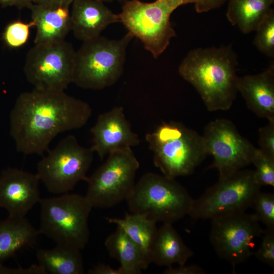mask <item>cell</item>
Masks as SVG:
<instances>
[{"instance_id": "cell-16", "label": "cell", "mask_w": 274, "mask_h": 274, "mask_svg": "<svg viewBox=\"0 0 274 274\" xmlns=\"http://www.w3.org/2000/svg\"><path fill=\"white\" fill-rule=\"evenodd\" d=\"M72 4L71 30L83 42L100 36L109 25L120 22L119 15L98 0H75Z\"/></svg>"}, {"instance_id": "cell-15", "label": "cell", "mask_w": 274, "mask_h": 274, "mask_svg": "<svg viewBox=\"0 0 274 274\" xmlns=\"http://www.w3.org/2000/svg\"><path fill=\"white\" fill-rule=\"evenodd\" d=\"M37 175L9 168L0 175V208L10 216L25 217L41 199Z\"/></svg>"}, {"instance_id": "cell-7", "label": "cell", "mask_w": 274, "mask_h": 274, "mask_svg": "<svg viewBox=\"0 0 274 274\" xmlns=\"http://www.w3.org/2000/svg\"><path fill=\"white\" fill-rule=\"evenodd\" d=\"M182 5V0H156L151 3L126 0L118 14L120 22L133 37L140 39L145 48L157 58L176 35L170 17Z\"/></svg>"}, {"instance_id": "cell-22", "label": "cell", "mask_w": 274, "mask_h": 274, "mask_svg": "<svg viewBox=\"0 0 274 274\" xmlns=\"http://www.w3.org/2000/svg\"><path fill=\"white\" fill-rule=\"evenodd\" d=\"M111 223L121 228L141 249L147 264L151 263V251L157 228L156 222L139 214L126 213L123 218H107Z\"/></svg>"}, {"instance_id": "cell-4", "label": "cell", "mask_w": 274, "mask_h": 274, "mask_svg": "<svg viewBox=\"0 0 274 274\" xmlns=\"http://www.w3.org/2000/svg\"><path fill=\"white\" fill-rule=\"evenodd\" d=\"M193 199L175 179L149 172L135 184L126 200L132 213L173 224L189 215Z\"/></svg>"}, {"instance_id": "cell-21", "label": "cell", "mask_w": 274, "mask_h": 274, "mask_svg": "<svg viewBox=\"0 0 274 274\" xmlns=\"http://www.w3.org/2000/svg\"><path fill=\"white\" fill-rule=\"evenodd\" d=\"M105 246L110 256L120 262L123 274H140L148 267L140 248L119 226Z\"/></svg>"}, {"instance_id": "cell-18", "label": "cell", "mask_w": 274, "mask_h": 274, "mask_svg": "<svg viewBox=\"0 0 274 274\" xmlns=\"http://www.w3.org/2000/svg\"><path fill=\"white\" fill-rule=\"evenodd\" d=\"M28 9L31 21L37 28L35 44L65 40L71 30L68 7H50L33 3Z\"/></svg>"}, {"instance_id": "cell-13", "label": "cell", "mask_w": 274, "mask_h": 274, "mask_svg": "<svg viewBox=\"0 0 274 274\" xmlns=\"http://www.w3.org/2000/svg\"><path fill=\"white\" fill-rule=\"evenodd\" d=\"M207 153L213 156L211 168L219 178L227 177L251 163L255 148L242 136L230 121L218 119L210 122L202 135Z\"/></svg>"}, {"instance_id": "cell-33", "label": "cell", "mask_w": 274, "mask_h": 274, "mask_svg": "<svg viewBox=\"0 0 274 274\" xmlns=\"http://www.w3.org/2000/svg\"><path fill=\"white\" fill-rule=\"evenodd\" d=\"M0 273L14 274H47L45 269L39 264L32 265L27 268H9L0 265Z\"/></svg>"}, {"instance_id": "cell-9", "label": "cell", "mask_w": 274, "mask_h": 274, "mask_svg": "<svg viewBox=\"0 0 274 274\" xmlns=\"http://www.w3.org/2000/svg\"><path fill=\"white\" fill-rule=\"evenodd\" d=\"M139 166L131 148L108 154L105 162L86 181L85 196L92 208H110L126 200L135 184Z\"/></svg>"}, {"instance_id": "cell-34", "label": "cell", "mask_w": 274, "mask_h": 274, "mask_svg": "<svg viewBox=\"0 0 274 274\" xmlns=\"http://www.w3.org/2000/svg\"><path fill=\"white\" fill-rule=\"evenodd\" d=\"M88 274H123L121 270L118 268L114 269L110 266L104 264H100L93 268L90 269Z\"/></svg>"}, {"instance_id": "cell-24", "label": "cell", "mask_w": 274, "mask_h": 274, "mask_svg": "<svg viewBox=\"0 0 274 274\" xmlns=\"http://www.w3.org/2000/svg\"><path fill=\"white\" fill-rule=\"evenodd\" d=\"M228 1L227 18L244 33L255 31L274 2V0Z\"/></svg>"}, {"instance_id": "cell-25", "label": "cell", "mask_w": 274, "mask_h": 274, "mask_svg": "<svg viewBox=\"0 0 274 274\" xmlns=\"http://www.w3.org/2000/svg\"><path fill=\"white\" fill-rule=\"evenodd\" d=\"M253 43L257 49L267 56L274 57V10L271 9L259 24Z\"/></svg>"}, {"instance_id": "cell-2", "label": "cell", "mask_w": 274, "mask_h": 274, "mask_svg": "<svg viewBox=\"0 0 274 274\" xmlns=\"http://www.w3.org/2000/svg\"><path fill=\"white\" fill-rule=\"evenodd\" d=\"M237 55L231 45L189 51L178 72L199 94L210 111L227 110L237 93Z\"/></svg>"}, {"instance_id": "cell-11", "label": "cell", "mask_w": 274, "mask_h": 274, "mask_svg": "<svg viewBox=\"0 0 274 274\" xmlns=\"http://www.w3.org/2000/svg\"><path fill=\"white\" fill-rule=\"evenodd\" d=\"M75 53L65 40L35 44L25 60L27 81L33 89L64 91L73 82Z\"/></svg>"}, {"instance_id": "cell-23", "label": "cell", "mask_w": 274, "mask_h": 274, "mask_svg": "<svg viewBox=\"0 0 274 274\" xmlns=\"http://www.w3.org/2000/svg\"><path fill=\"white\" fill-rule=\"evenodd\" d=\"M80 250L56 245L51 249H39L37 257L39 264L51 274H82L83 260Z\"/></svg>"}, {"instance_id": "cell-17", "label": "cell", "mask_w": 274, "mask_h": 274, "mask_svg": "<svg viewBox=\"0 0 274 274\" xmlns=\"http://www.w3.org/2000/svg\"><path fill=\"white\" fill-rule=\"evenodd\" d=\"M237 89L247 107L259 117L274 121V63L256 75L238 77Z\"/></svg>"}, {"instance_id": "cell-37", "label": "cell", "mask_w": 274, "mask_h": 274, "mask_svg": "<svg viewBox=\"0 0 274 274\" xmlns=\"http://www.w3.org/2000/svg\"><path fill=\"white\" fill-rule=\"evenodd\" d=\"M16 0H0V6L2 7L15 6Z\"/></svg>"}, {"instance_id": "cell-29", "label": "cell", "mask_w": 274, "mask_h": 274, "mask_svg": "<svg viewBox=\"0 0 274 274\" xmlns=\"http://www.w3.org/2000/svg\"><path fill=\"white\" fill-rule=\"evenodd\" d=\"M260 245L253 255L261 262L274 267V228H266L262 235Z\"/></svg>"}, {"instance_id": "cell-10", "label": "cell", "mask_w": 274, "mask_h": 274, "mask_svg": "<svg viewBox=\"0 0 274 274\" xmlns=\"http://www.w3.org/2000/svg\"><path fill=\"white\" fill-rule=\"evenodd\" d=\"M261 186L254 171L241 169L223 178L193 199L189 215L194 219H212L226 214L246 211L252 207Z\"/></svg>"}, {"instance_id": "cell-28", "label": "cell", "mask_w": 274, "mask_h": 274, "mask_svg": "<svg viewBox=\"0 0 274 274\" xmlns=\"http://www.w3.org/2000/svg\"><path fill=\"white\" fill-rule=\"evenodd\" d=\"M252 207L258 221L268 228H274V194L261 191L255 197Z\"/></svg>"}, {"instance_id": "cell-26", "label": "cell", "mask_w": 274, "mask_h": 274, "mask_svg": "<svg viewBox=\"0 0 274 274\" xmlns=\"http://www.w3.org/2000/svg\"><path fill=\"white\" fill-rule=\"evenodd\" d=\"M256 169L254 177L261 186H274V158L255 148L251 159Z\"/></svg>"}, {"instance_id": "cell-31", "label": "cell", "mask_w": 274, "mask_h": 274, "mask_svg": "<svg viewBox=\"0 0 274 274\" xmlns=\"http://www.w3.org/2000/svg\"><path fill=\"white\" fill-rule=\"evenodd\" d=\"M228 0H182L183 5L194 4L197 12L203 13L218 8Z\"/></svg>"}, {"instance_id": "cell-8", "label": "cell", "mask_w": 274, "mask_h": 274, "mask_svg": "<svg viewBox=\"0 0 274 274\" xmlns=\"http://www.w3.org/2000/svg\"><path fill=\"white\" fill-rule=\"evenodd\" d=\"M94 153L75 136L67 135L38 162L36 174L50 193H68L79 182L86 181Z\"/></svg>"}, {"instance_id": "cell-38", "label": "cell", "mask_w": 274, "mask_h": 274, "mask_svg": "<svg viewBox=\"0 0 274 274\" xmlns=\"http://www.w3.org/2000/svg\"><path fill=\"white\" fill-rule=\"evenodd\" d=\"M99 1H101L103 3L104 2H112L113 1H117L121 4H123L126 0H98Z\"/></svg>"}, {"instance_id": "cell-35", "label": "cell", "mask_w": 274, "mask_h": 274, "mask_svg": "<svg viewBox=\"0 0 274 274\" xmlns=\"http://www.w3.org/2000/svg\"><path fill=\"white\" fill-rule=\"evenodd\" d=\"M75 0H33V3L50 7H70Z\"/></svg>"}, {"instance_id": "cell-1", "label": "cell", "mask_w": 274, "mask_h": 274, "mask_svg": "<svg viewBox=\"0 0 274 274\" xmlns=\"http://www.w3.org/2000/svg\"><path fill=\"white\" fill-rule=\"evenodd\" d=\"M91 115L88 103L64 91L33 89L17 98L10 114V134L17 152L41 155L58 134L82 128Z\"/></svg>"}, {"instance_id": "cell-12", "label": "cell", "mask_w": 274, "mask_h": 274, "mask_svg": "<svg viewBox=\"0 0 274 274\" xmlns=\"http://www.w3.org/2000/svg\"><path fill=\"white\" fill-rule=\"evenodd\" d=\"M210 241L217 255L235 267L253 255L255 240L264 230L254 214L229 213L211 219Z\"/></svg>"}, {"instance_id": "cell-6", "label": "cell", "mask_w": 274, "mask_h": 274, "mask_svg": "<svg viewBox=\"0 0 274 274\" xmlns=\"http://www.w3.org/2000/svg\"><path fill=\"white\" fill-rule=\"evenodd\" d=\"M39 230L56 245L83 249L89 238L88 218L93 208L85 196L62 194L41 199Z\"/></svg>"}, {"instance_id": "cell-3", "label": "cell", "mask_w": 274, "mask_h": 274, "mask_svg": "<svg viewBox=\"0 0 274 274\" xmlns=\"http://www.w3.org/2000/svg\"><path fill=\"white\" fill-rule=\"evenodd\" d=\"M146 140L155 165L170 178L192 174L208 155L202 135L180 122H163Z\"/></svg>"}, {"instance_id": "cell-5", "label": "cell", "mask_w": 274, "mask_h": 274, "mask_svg": "<svg viewBox=\"0 0 274 274\" xmlns=\"http://www.w3.org/2000/svg\"><path fill=\"white\" fill-rule=\"evenodd\" d=\"M133 38L127 32L118 40L100 36L83 42L76 51L73 83L92 90L114 85L123 73L126 49Z\"/></svg>"}, {"instance_id": "cell-30", "label": "cell", "mask_w": 274, "mask_h": 274, "mask_svg": "<svg viewBox=\"0 0 274 274\" xmlns=\"http://www.w3.org/2000/svg\"><path fill=\"white\" fill-rule=\"evenodd\" d=\"M260 150L267 155L274 158V121L261 128L259 131Z\"/></svg>"}, {"instance_id": "cell-27", "label": "cell", "mask_w": 274, "mask_h": 274, "mask_svg": "<svg viewBox=\"0 0 274 274\" xmlns=\"http://www.w3.org/2000/svg\"><path fill=\"white\" fill-rule=\"evenodd\" d=\"M33 26L34 24L31 21L28 23L20 20L11 22L6 26L3 34V39L10 48L20 47L27 42L30 29Z\"/></svg>"}, {"instance_id": "cell-20", "label": "cell", "mask_w": 274, "mask_h": 274, "mask_svg": "<svg viewBox=\"0 0 274 274\" xmlns=\"http://www.w3.org/2000/svg\"><path fill=\"white\" fill-rule=\"evenodd\" d=\"M39 234L25 217L9 215L0 221V265L20 250L32 247Z\"/></svg>"}, {"instance_id": "cell-14", "label": "cell", "mask_w": 274, "mask_h": 274, "mask_svg": "<svg viewBox=\"0 0 274 274\" xmlns=\"http://www.w3.org/2000/svg\"><path fill=\"white\" fill-rule=\"evenodd\" d=\"M92 145L90 148L103 160L111 152L138 146L140 140L132 130L122 107H116L100 114L91 128Z\"/></svg>"}, {"instance_id": "cell-36", "label": "cell", "mask_w": 274, "mask_h": 274, "mask_svg": "<svg viewBox=\"0 0 274 274\" xmlns=\"http://www.w3.org/2000/svg\"><path fill=\"white\" fill-rule=\"evenodd\" d=\"M32 4H33V0H16L15 6L19 10L25 8L28 9Z\"/></svg>"}, {"instance_id": "cell-32", "label": "cell", "mask_w": 274, "mask_h": 274, "mask_svg": "<svg viewBox=\"0 0 274 274\" xmlns=\"http://www.w3.org/2000/svg\"><path fill=\"white\" fill-rule=\"evenodd\" d=\"M164 274H204L206 271L201 267L197 265H185V264L179 265L178 267H167L164 271Z\"/></svg>"}, {"instance_id": "cell-19", "label": "cell", "mask_w": 274, "mask_h": 274, "mask_svg": "<svg viewBox=\"0 0 274 274\" xmlns=\"http://www.w3.org/2000/svg\"><path fill=\"white\" fill-rule=\"evenodd\" d=\"M193 251L184 243L172 224L163 223L157 229L151 251V261L157 265L185 264Z\"/></svg>"}]
</instances>
